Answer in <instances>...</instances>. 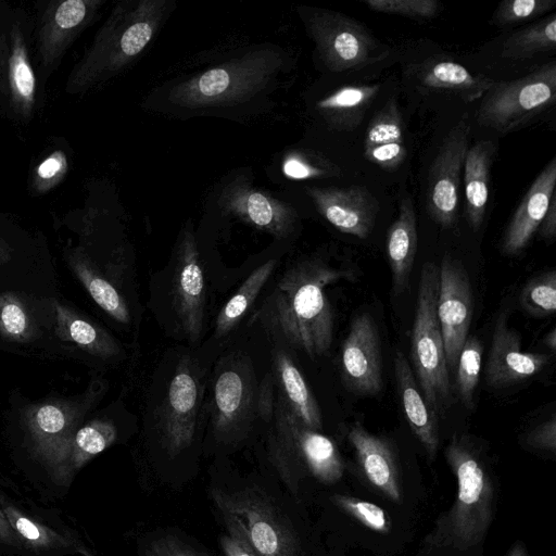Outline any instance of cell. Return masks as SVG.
Masks as SVG:
<instances>
[{"label": "cell", "instance_id": "cell-1", "mask_svg": "<svg viewBox=\"0 0 556 556\" xmlns=\"http://www.w3.org/2000/svg\"><path fill=\"white\" fill-rule=\"evenodd\" d=\"M207 366L195 351H167L156 369L143 415L144 438L169 462L195 450L206 426Z\"/></svg>", "mask_w": 556, "mask_h": 556}, {"label": "cell", "instance_id": "cell-2", "mask_svg": "<svg viewBox=\"0 0 556 556\" xmlns=\"http://www.w3.org/2000/svg\"><path fill=\"white\" fill-rule=\"evenodd\" d=\"M352 275L319 258L298 261L283 271L253 318L312 359L321 356L333 339V312L326 287Z\"/></svg>", "mask_w": 556, "mask_h": 556}, {"label": "cell", "instance_id": "cell-3", "mask_svg": "<svg viewBox=\"0 0 556 556\" xmlns=\"http://www.w3.org/2000/svg\"><path fill=\"white\" fill-rule=\"evenodd\" d=\"M166 0L121 1L96 33L65 81L70 96L85 93L121 73L146 49L168 12Z\"/></svg>", "mask_w": 556, "mask_h": 556}, {"label": "cell", "instance_id": "cell-4", "mask_svg": "<svg viewBox=\"0 0 556 556\" xmlns=\"http://www.w3.org/2000/svg\"><path fill=\"white\" fill-rule=\"evenodd\" d=\"M206 426L218 447H238L262 425V380L248 354L228 350L216 361L207 379Z\"/></svg>", "mask_w": 556, "mask_h": 556}, {"label": "cell", "instance_id": "cell-5", "mask_svg": "<svg viewBox=\"0 0 556 556\" xmlns=\"http://www.w3.org/2000/svg\"><path fill=\"white\" fill-rule=\"evenodd\" d=\"M262 420L266 427L268 458L290 491L296 492L304 471L324 483H333L341 478L343 464L333 441L302 424L276 391Z\"/></svg>", "mask_w": 556, "mask_h": 556}, {"label": "cell", "instance_id": "cell-6", "mask_svg": "<svg viewBox=\"0 0 556 556\" xmlns=\"http://www.w3.org/2000/svg\"><path fill=\"white\" fill-rule=\"evenodd\" d=\"M34 18L17 5L0 0V115L26 126L43 101L34 55Z\"/></svg>", "mask_w": 556, "mask_h": 556}, {"label": "cell", "instance_id": "cell-7", "mask_svg": "<svg viewBox=\"0 0 556 556\" xmlns=\"http://www.w3.org/2000/svg\"><path fill=\"white\" fill-rule=\"evenodd\" d=\"M281 64L277 53L249 52L180 81L168 99L193 109L240 103L263 90Z\"/></svg>", "mask_w": 556, "mask_h": 556}, {"label": "cell", "instance_id": "cell-8", "mask_svg": "<svg viewBox=\"0 0 556 556\" xmlns=\"http://www.w3.org/2000/svg\"><path fill=\"white\" fill-rule=\"evenodd\" d=\"M439 265L426 262L420 270L410 357L421 394L438 415L451 397L450 371L437 315Z\"/></svg>", "mask_w": 556, "mask_h": 556}, {"label": "cell", "instance_id": "cell-9", "mask_svg": "<svg viewBox=\"0 0 556 556\" xmlns=\"http://www.w3.org/2000/svg\"><path fill=\"white\" fill-rule=\"evenodd\" d=\"M210 494L219 513L239 523L260 556H299V542L287 516L261 489L212 486Z\"/></svg>", "mask_w": 556, "mask_h": 556}, {"label": "cell", "instance_id": "cell-10", "mask_svg": "<svg viewBox=\"0 0 556 556\" xmlns=\"http://www.w3.org/2000/svg\"><path fill=\"white\" fill-rule=\"evenodd\" d=\"M556 101V62L507 81H495L482 96L477 122L501 134L511 132Z\"/></svg>", "mask_w": 556, "mask_h": 556}, {"label": "cell", "instance_id": "cell-11", "mask_svg": "<svg viewBox=\"0 0 556 556\" xmlns=\"http://www.w3.org/2000/svg\"><path fill=\"white\" fill-rule=\"evenodd\" d=\"M301 15L320 59L332 72L361 70L390 53L362 23L348 15L315 8L302 9Z\"/></svg>", "mask_w": 556, "mask_h": 556}, {"label": "cell", "instance_id": "cell-12", "mask_svg": "<svg viewBox=\"0 0 556 556\" xmlns=\"http://www.w3.org/2000/svg\"><path fill=\"white\" fill-rule=\"evenodd\" d=\"M167 298L177 337L194 346L204 332L206 290L197 240L189 226L182 229L173 253Z\"/></svg>", "mask_w": 556, "mask_h": 556}, {"label": "cell", "instance_id": "cell-13", "mask_svg": "<svg viewBox=\"0 0 556 556\" xmlns=\"http://www.w3.org/2000/svg\"><path fill=\"white\" fill-rule=\"evenodd\" d=\"M103 0H49L37 3L34 55L43 88L76 39L94 21Z\"/></svg>", "mask_w": 556, "mask_h": 556}, {"label": "cell", "instance_id": "cell-14", "mask_svg": "<svg viewBox=\"0 0 556 556\" xmlns=\"http://www.w3.org/2000/svg\"><path fill=\"white\" fill-rule=\"evenodd\" d=\"M447 460L456 475L457 498L448 520L453 539L463 547L476 544L490 519L491 488L482 466L458 439L446 450Z\"/></svg>", "mask_w": 556, "mask_h": 556}, {"label": "cell", "instance_id": "cell-15", "mask_svg": "<svg viewBox=\"0 0 556 556\" xmlns=\"http://www.w3.org/2000/svg\"><path fill=\"white\" fill-rule=\"evenodd\" d=\"M104 389V382L98 381L77 401H50L31 405L26 410V441L35 458L49 472L63 445L80 426L84 416L98 402Z\"/></svg>", "mask_w": 556, "mask_h": 556}, {"label": "cell", "instance_id": "cell-16", "mask_svg": "<svg viewBox=\"0 0 556 556\" xmlns=\"http://www.w3.org/2000/svg\"><path fill=\"white\" fill-rule=\"evenodd\" d=\"M470 129L468 116L464 114L444 137L429 169L427 210L443 228H450L456 222L460 176L469 149Z\"/></svg>", "mask_w": 556, "mask_h": 556}, {"label": "cell", "instance_id": "cell-17", "mask_svg": "<svg viewBox=\"0 0 556 556\" xmlns=\"http://www.w3.org/2000/svg\"><path fill=\"white\" fill-rule=\"evenodd\" d=\"M473 312L469 277L463 264L445 254L439 265L437 315L448 371H455L460 350L468 338Z\"/></svg>", "mask_w": 556, "mask_h": 556}, {"label": "cell", "instance_id": "cell-18", "mask_svg": "<svg viewBox=\"0 0 556 556\" xmlns=\"http://www.w3.org/2000/svg\"><path fill=\"white\" fill-rule=\"evenodd\" d=\"M341 377L346 389L357 395L375 396L382 389L380 337L368 313L352 319L341 350Z\"/></svg>", "mask_w": 556, "mask_h": 556}, {"label": "cell", "instance_id": "cell-19", "mask_svg": "<svg viewBox=\"0 0 556 556\" xmlns=\"http://www.w3.org/2000/svg\"><path fill=\"white\" fill-rule=\"evenodd\" d=\"M218 203L224 212L276 238L289 237L296 226L293 206L252 187L241 177L222 189Z\"/></svg>", "mask_w": 556, "mask_h": 556}, {"label": "cell", "instance_id": "cell-20", "mask_svg": "<svg viewBox=\"0 0 556 556\" xmlns=\"http://www.w3.org/2000/svg\"><path fill=\"white\" fill-rule=\"evenodd\" d=\"M319 214L341 232L366 239L379 212L376 197L364 186L306 187Z\"/></svg>", "mask_w": 556, "mask_h": 556}, {"label": "cell", "instance_id": "cell-21", "mask_svg": "<svg viewBox=\"0 0 556 556\" xmlns=\"http://www.w3.org/2000/svg\"><path fill=\"white\" fill-rule=\"evenodd\" d=\"M519 333L509 328L506 316L497 319L485 366V381L494 389L508 388L540 374L551 362L546 353L523 352Z\"/></svg>", "mask_w": 556, "mask_h": 556}, {"label": "cell", "instance_id": "cell-22", "mask_svg": "<svg viewBox=\"0 0 556 556\" xmlns=\"http://www.w3.org/2000/svg\"><path fill=\"white\" fill-rule=\"evenodd\" d=\"M556 186V157H552L535 177L518 204L501 240V251L514 256L523 251L547 211Z\"/></svg>", "mask_w": 556, "mask_h": 556}, {"label": "cell", "instance_id": "cell-23", "mask_svg": "<svg viewBox=\"0 0 556 556\" xmlns=\"http://www.w3.org/2000/svg\"><path fill=\"white\" fill-rule=\"evenodd\" d=\"M0 508L17 534L26 555L62 556L77 553L83 545L68 530L50 526L1 491Z\"/></svg>", "mask_w": 556, "mask_h": 556}, {"label": "cell", "instance_id": "cell-24", "mask_svg": "<svg viewBox=\"0 0 556 556\" xmlns=\"http://www.w3.org/2000/svg\"><path fill=\"white\" fill-rule=\"evenodd\" d=\"M118 435L119 428L113 416H99L80 425L60 451L50 471L52 479L68 483L85 464L114 444Z\"/></svg>", "mask_w": 556, "mask_h": 556}, {"label": "cell", "instance_id": "cell-25", "mask_svg": "<svg viewBox=\"0 0 556 556\" xmlns=\"http://www.w3.org/2000/svg\"><path fill=\"white\" fill-rule=\"evenodd\" d=\"M66 260L92 300L103 312L124 327L129 328L135 325L137 300L108 279L85 251L68 250Z\"/></svg>", "mask_w": 556, "mask_h": 556}, {"label": "cell", "instance_id": "cell-26", "mask_svg": "<svg viewBox=\"0 0 556 556\" xmlns=\"http://www.w3.org/2000/svg\"><path fill=\"white\" fill-rule=\"evenodd\" d=\"M409 72L425 89L456 94L465 102H472L494 85L495 80L472 74L462 64L444 58H430L410 66Z\"/></svg>", "mask_w": 556, "mask_h": 556}, {"label": "cell", "instance_id": "cell-27", "mask_svg": "<svg viewBox=\"0 0 556 556\" xmlns=\"http://www.w3.org/2000/svg\"><path fill=\"white\" fill-rule=\"evenodd\" d=\"M394 374L407 422L429 457L433 458L439 445L437 414L427 404L414 371L401 351H396L394 356Z\"/></svg>", "mask_w": 556, "mask_h": 556}, {"label": "cell", "instance_id": "cell-28", "mask_svg": "<svg viewBox=\"0 0 556 556\" xmlns=\"http://www.w3.org/2000/svg\"><path fill=\"white\" fill-rule=\"evenodd\" d=\"M271 364L277 395L302 424L320 431L323 429L320 408L291 356L277 345L273 350Z\"/></svg>", "mask_w": 556, "mask_h": 556}, {"label": "cell", "instance_id": "cell-29", "mask_svg": "<svg viewBox=\"0 0 556 556\" xmlns=\"http://www.w3.org/2000/svg\"><path fill=\"white\" fill-rule=\"evenodd\" d=\"M55 331L80 352L101 362L118 361L124 356L119 342L104 328L76 311L54 304Z\"/></svg>", "mask_w": 556, "mask_h": 556}, {"label": "cell", "instance_id": "cell-30", "mask_svg": "<svg viewBox=\"0 0 556 556\" xmlns=\"http://www.w3.org/2000/svg\"><path fill=\"white\" fill-rule=\"evenodd\" d=\"M417 218L409 195L400 204L397 217L387 233V256L392 276V289L401 294L409 283L417 252Z\"/></svg>", "mask_w": 556, "mask_h": 556}, {"label": "cell", "instance_id": "cell-31", "mask_svg": "<svg viewBox=\"0 0 556 556\" xmlns=\"http://www.w3.org/2000/svg\"><path fill=\"white\" fill-rule=\"evenodd\" d=\"M349 440L368 480L389 497L399 501L396 466L389 444L383 439L369 433L359 424L352 426Z\"/></svg>", "mask_w": 556, "mask_h": 556}, {"label": "cell", "instance_id": "cell-32", "mask_svg": "<svg viewBox=\"0 0 556 556\" xmlns=\"http://www.w3.org/2000/svg\"><path fill=\"white\" fill-rule=\"evenodd\" d=\"M496 152L491 140H480L471 146L464 162L466 217L469 226L479 230L489 199L490 169Z\"/></svg>", "mask_w": 556, "mask_h": 556}, {"label": "cell", "instance_id": "cell-33", "mask_svg": "<svg viewBox=\"0 0 556 556\" xmlns=\"http://www.w3.org/2000/svg\"><path fill=\"white\" fill-rule=\"evenodd\" d=\"M379 90V85H346L320 99L316 109L331 128L351 131L363 122Z\"/></svg>", "mask_w": 556, "mask_h": 556}, {"label": "cell", "instance_id": "cell-34", "mask_svg": "<svg viewBox=\"0 0 556 556\" xmlns=\"http://www.w3.org/2000/svg\"><path fill=\"white\" fill-rule=\"evenodd\" d=\"M277 267V260H269L255 268L239 289L224 304L217 314L214 328V338L222 339L228 336L248 313L264 286Z\"/></svg>", "mask_w": 556, "mask_h": 556}, {"label": "cell", "instance_id": "cell-35", "mask_svg": "<svg viewBox=\"0 0 556 556\" xmlns=\"http://www.w3.org/2000/svg\"><path fill=\"white\" fill-rule=\"evenodd\" d=\"M556 15L513 33L503 42L501 55L508 60H527L535 54L555 50Z\"/></svg>", "mask_w": 556, "mask_h": 556}, {"label": "cell", "instance_id": "cell-36", "mask_svg": "<svg viewBox=\"0 0 556 556\" xmlns=\"http://www.w3.org/2000/svg\"><path fill=\"white\" fill-rule=\"evenodd\" d=\"M483 346L477 337L466 339L455 368V387L458 397L467 408L473 406V396L481 370Z\"/></svg>", "mask_w": 556, "mask_h": 556}, {"label": "cell", "instance_id": "cell-37", "mask_svg": "<svg viewBox=\"0 0 556 556\" xmlns=\"http://www.w3.org/2000/svg\"><path fill=\"white\" fill-rule=\"evenodd\" d=\"M404 142V123L394 98L370 119L364 138V150L387 143Z\"/></svg>", "mask_w": 556, "mask_h": 556}, {"label": "cell", "instance_id": "cell-38", "mask_svg": "<svg viewBox=\"0 0 556 556\" xmlns=\"http://www.w3.org/2000/svg\"><path fill=\"white\" fill-rule=\"evenodd\" d=\"M519 302L531 316L542 318L556 309V271L554 269L530 279L522 288Z\"/></svg>", "mask_w": 556, "mask_h": 556}, {"label": "cell", "instance_id": "cell-39", "mask_svg": "<svg viewBox=\"0 0 556 556\" xmlns=\"http://www.w3.org/2000/svg\"><path fill=\"white\" fill-rule=\"evenodd\" d=\"M283 172L294 179L329 178L341 175V169L336 163L309 150L291 151L283 161Z\"/></svg>", "mask_w": 556, "mask_h": 556}, {"label": "cell", "instance_id": "cell-40", "mask_svg": "<svg viewBox=\"0 0 556 556\" xmlns=\"http://www.w3.org/2000/svg\"><path fill=\"white\" fill-rule=\"evenodd\" d=\"M34 328L26 303L11 293L1 296L0 330L2 333L12 340L26 342L33 339Z\"/></svg>", "mask_w": 556, "mask_h": 556}, {"label": "cell", "instance_id": "cell-41", "mask_svg": "<svg viewBox=\"0 0 556 556\" xmlns=\"http://www.w3.org/2000/svg\"><path fill=\"white\" fill-rule=\"evenodd\" d=\"M70 169V156L63 149H54L35 165L29 187L34 194H43L59 185Z\"/></svg>", "mask_w": 556, "mask_h": 556}, {"label": "cell", "instance_id": "cell-42", "mask_svg": "<svg viewBox=\"0 0 556 556\" xmlns=\"http://www.w3.org/2000/svg\"><path fill=\"white\" fill-rule=\"evenodd\" d=\"M556 7V0H505L492 16L496 26H507L544 15Z\"/></svg>", "mask_w": 556, "mask_h": 556}, {"label": "cell", "instance_id": "cell-43", "mask_svg": "<svg viewBox=\"0 0 556 556\" xmlns=\"http://www.w3.org/2000/svg\"><path fill=\"white\" fill-rule=\"evenodd\" d=\"M365 4L375 12L419 21L432 20L441 10L440 2L435 0H366Z\"/></svg>", "mask_w": 556, "mask_h": 556}, {"label": "cell", "instance_id": "cell-44", "mask_svg": "<svg viewBox=\"0 0 556 556\" xmlns=\"http://www.w3.org/2000/svg\"><path fill=\"white\" fill-rule=\"evenodd\" d=\"M140 548L141 556H205L185 539L169 531L147 538Z\"/></svg>", "mask_w": 556, "mask_h": 556}, {"label": "cell", "instance_id": "cell-45", "mask_svg": "<svg viewBox=\"0 0 556 556\" xmlns=\"http://www.w3.org/2000/svg\"><path fill=\"white\" fill-rule=\"evenodd\" d=\"M337 503L370 529L380 532H387L389 530L386 514L383 509L376 504L346 496H338Z\"/></svg>", "mask_w": 556, "mask_h": 556}, {"label": "cell", "instance_id": "cell-46", "mask_svg": "<svg viewBox=\"0 0 556 556\" xmlns=\"http://www.w3.org/2000/svg\"><path fill=\"white\" fill-rule=\"evenodd\" d=\"M220 515L225 532L219 536V544L225 556H260L248 541L239 523L231 516Z\"/></svg>", "mask_w": 556, "mask_h": 556}, {"label": "cell", "instance_id": "cell-47", "mask_svg": "<svg viewBox=\"0 0 556 556\" xmlns=\"http://www.w3.org/2000/svg\"><path fill=\"white\" fill-rule=\"evenodd\" d=\"M364 156L386 170H394L404 162L407 150L404 143H387L365 149Z\"/></svg>", "mask_w": 556, "mask_h": 556}, {"label": "cell", "instance_id": "cell-48", "mask_svg": "<svg viewBox=\"0 0 556 556\" xmlns=\"http://www.w3.org/2000/svg\"><path fill=\"white\" fill-rule=\"evenodd\" d=\"M529 445L543 450H555L556 445V416L553 414L551 418L533 428L527 435Z\"/></svg>", "mask_w": 556, "mask_h": 556}, {"label": "cell", "instance_id": "cell-49", "mask_svg": "<svg viewBox=\"0 0 556 556\" xmlns=\"http://www.w3.org/2000/svg\"><path fill=\"white\" fill-rule=\"evenodd\" d=\"M540 236L546 240L552 241L556 235V193L551 198L547 211L539 226Z\"/></svg>", "mask_w": 556, "mask_h": 556}, {"label": "cell", "instance_id": "cell-50", "mask_svg": "<svg viewBox=\"0 0 556 556\" xmlns=\"http://www.w3.org/2000/svg\"><path fill=\"white\" fill-rule=\"evenodd\" d=\"M0 544L22 553L21 541L0 508Z\"/></svg>", "mask_w": 556, "mask_h": 556}, {"label": "cell", "instance_id": "cell-51", "mask_svg": "<svg viewBox=\"0 0 556 556\" xmlns=\"http://www.w3.org/2000/svg\"><path fill=\"white\" fill-rule=\"evenodd\" d=\"M543 343L553 352L556 349V329L552 328L544 337Z\"/></svg>", "mask_w": 556, "mask_h": 556}, {"label": "cell", "instance_id": "cell-52", "mask_svg": "<svg viewBox=\"0 0 556 556\" xmlns=\"http://www.w3.org/2000/svg\"><path fill=\"white\" fill-rule=\"evenodd\" d=\"M508 556H526L522 545H515Z\"/></svg>", "mask_w": 556, "mask_h": 556}, {"label": "cell", "instance_id": "cell-53", "mask_svg": "<svg viewBox=\"0 0 556 556\" xmlns=\"http://www.w3.org/2000/svg\"><path fill=\"white\" fill-rule=\"evenodd\" d=\"M77 553L81 554L83 556H96L84 544L78 548Z\"/></svg>", "mask_w": 556, "mask_h": 556}]
</instances>
